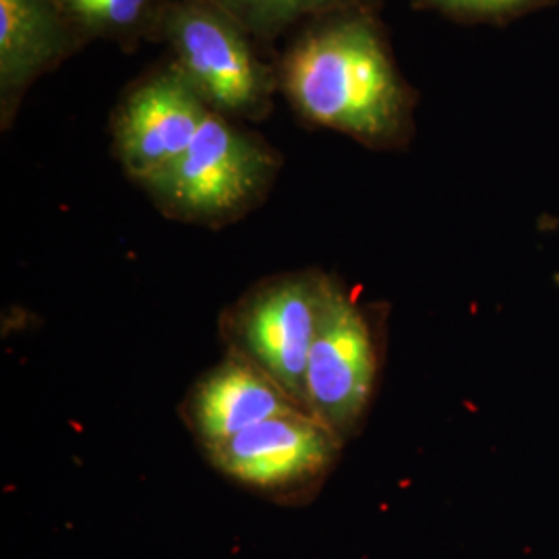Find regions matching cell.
I'll return each instance as SVG.
<instances>
[{"label":"cell","mask_w":559,"mask_h":559,"mask_svg":"<svg viewBox=\"0 0 559 559\" xmlns=\"http://www.w3.org/2000/svg\"><path fill=\"white\" fill-rule=\"evenodd\" d=\"M284 85L313 122L367 143H388L402 131L406 96L376 25L346 17L323 25L295 46Z\"/></svg>","instance_id":"6da1fadb"},{"label":"cell","mask_w":559,"mask_h":559,"mask_svg":"<svg viewBox=\"0 0 559 559\" xmlns=\"http://www.w3.org/2000/svg\"><path fill=\"white\" fill-rule=\"evenodd\" d=\"M278 166L263 141L210 112L179 160L141 187L164 216L218 228L265 200Z\"/></svg>","instance_id":"7a4b0ae2"},{"label":"cell","mask_w":559,"mask_h":559,"mask_svg":"<svg viewBox=\"0 0 559 559\" xmlns=\"http://www.w3.org/2000/svg\"><path fill=\"white\" fill-rule=\"evenodd\" d=\"M388 350V305L362 302L336 278L305 373V408L348 443L378 396Z\"/></svg>","instance_id":"3957f363"},{"label":"cell","mask_w":559,"mask_h":559,"mask_svg":"<svg viewBox=\"0 0 559 559\" xmlns=\"http://www.w3.org/2000/svg\"><path fill=\"white\" fill-rule=\"evenodd\" d=\"M336 276L321 270L282 272L255 282L224 307L226 350L253 362L305 408V373Z\"/></svg>","instance_id":"277c9868"},{"label":"cell","mask_w":559,"mask_h":559,"mask_svg":"<svg viewBox=\"0 0 559 559\" xmlns=\"http://www.w3.org/2000/svg\"><path fill=\"white\" fill-rule=\"evenodd\" d=\"M344 441L305 411H288L203 452L222 477L274 503L302 506L336 471Z\"/></svg>","instance_id":"5b68a950"},{"label":"cell","mask_w":559,"mask_h":559,"mask_svg":"<svg viewBox=\"0 0 559 559\" xmlns=\"http://www.w3.org/2000/svg\"><path fill=\"white\" fill-rule=\"evenodd\" d=\"M162 25L177 67L207 106L237 117H260L270 98V78L239 21L218 4L185 0L162 13Z\"/></svg>","instance_id":"8992f818"},{"label":"cell","mask_w":559,"mask_h":559,"mask_svg":"<svg viewBox=\"0 0 559 559\" xmlns=\"http://www.w3.org/2000/svg\"><path fill=\"white\" fill-rule=\"evenodd\" d=\"M210 112L177 64L143 81L122 102L115 120L122 170L140 185L158 177L187 152Z\"/></svg>","instance_id":"52a82bcc"},{"label":"cell","mask_w":559,"mask_h":559,"mask_svg":"<svg viewBox=\"0 0 559 559\" xmlns=\"http://www.w3.org/2000/svg\"><path fill=\"white\" fill-rule=\"evenodd\" d=\"M302 411L253 362L226 350L187 390L179 417L203 452L288 411ZM307 413V411H305Z\"/></svg>","instance_id":"ba28073f"},{"label":"cell","mask_w":559,"mask_h":559,"mask_svg":"<svg viewBox=\"0 0 559 559\" xmlns=\"http://www.w3.org/2000/svg\"><path fill=\"white\" fill-rule=\"evenodd\" d=\"M59 0H0V98L4 119L21 92L75 46Z\"/></svg>","instance_id":"9c48e42d"},{"label":"cell","mask_w":559,"mask_h":559,"mask_svg":"<svg viewBox=\"0 0 559 559\" xmlns=\"http://www.w3.org/2000/svg\"><path fill=\"white\" fill-rule=\"evenodd\" d=\"M75 27L115 40L143 34L156 15V0H59Z\"/></svg>","instance_id":"30bf717a"},{"label":"cell","mask_w":559,"mask_h":559,"mask_svg":"<svg viewBox=\"0 0 559 559\" xmlns=\"http://www.w3.org/2000/svg\"><path fill=\"white\" fill-rule=\"evenodd\" d=\"M355 2L357 0H216L214 4H218L239 23L270 32L307 13L332 11Z\"/></svg>","instance_id":"8fae6325"},{"label":"cell","mask_w":559,"mask_h":559,"mask_svg":"<svg viewBox=\"0 0 559 559\" xmlns=\"http://www.w3.org/2000/svg\"><path fill=\"white\" fill-rule=\"evenodd\" d=\"M452 13H466V15H498L512 9H519L528 0H425Z\"/></svg>","instance_id":"7c38bea8"}]
</instances>
